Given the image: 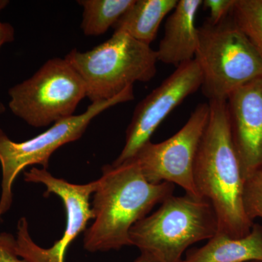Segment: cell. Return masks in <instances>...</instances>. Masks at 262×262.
<instances>
[{"instance_id": "obj_1", "label": "cell", "mask_w": 262, "mask_h": 262, "mask_svg": "<svg viewBox=\"0 0 262 262\" xmlns=\"http://www.w3.org/2000/svg\"><path fill=\"white\" fill-rule=\"evenodd\" d=\"M208 124L194 167V179L200 196L209 202L217 220L218 232L243 237L254 222L244 207V176L231 132L227 101H209Z\"/></svg>"}, {"instance_id": "obj_2", "label": "cell", "mask_w": 262, "mask_h": 262, "mask_svg": "<svg viewBox=\"0 0 262 262\" xmlns=\"http://www.w3.org/2000/svg\"><path fill=\"white\" fill-rule=\"evenodd\" d=\"M173 189L170 183L147 182L134 160L104 165L94 193V222L84 231V248L97 252L131 246L133 226L173 195Z\"/></svg>"}, {"instance_id": "obj_3", "label": "cell", "mask_w": 262, "mask_h": 262, "mask_svg": "<svg viewBox=\"0 0 262 262\" xmlns=\"http://www.w3.org/2000/svg\"><path fill=\"white\" fill-rule=\"evenodd\" d=\"M213 207L203 198L186 194L167 198L152 214L130 229L131 246L157 262H182L189 246L218 232Z\"/></svg>"}, {"instance_id": "obj_4", "label": "cell", "mask_w": 262, "mask_h": 262, "mask_svg": "<svg viewBox=\"0 0 262 262\" xmlns=\"http://www.w3.org/2000/svg\"><path fill=\"white\" fill-rule=\"evenodd\" d=\"M198 30L194 60L203 76L202 92L209 101H227L234 91L262 77V57L232 17L216 24L207 20Z\"/></svg>"}, {"instance_id": "obj_5", "label": "cell", "mask_w": 262, "mask_h": 262, "mask_svg": "<svg viewBox=\"0 0 262 262\" xmlns=\"http://www.w3.org/2000/svg\"><path fill=\"white\" fill-rule=\"evenodd\" d=\"M64 58L84 81L92 103L113 99L136 82L152 80L158 61L150 46L122 32L89 51L72 50Z\"/></svg>"}, {"instance_id": "obj_6", "label": "cell", "mask_w": 262, "mask_h": 262, "mask_svg": "<svg viewBox=\"0 0 262 262\" xmlns=\"http://www.w3.org/2000/svg\"><path fill=\"white\" fill-rule=\"evenodd\" d=\"M10 110L34 127L48 126L75 115L86 87L65 58L46 61L30 77L8 91Z\"/></svg>"}, {"instance_id": "obj_7", "label": "cell", "mask_w": 262, "mask_h": 262, "mask_svg": "<svg viewBox=\"0 0 262 262\" xmlns=\"http://www.w3.org/2000/svg\"><path fill=\"white\" fill-rule=\"evenodd\" d=\"M134 99V85L116 97L91 103L84 113L56 122L32 139L15 142L0 128V163L3 170L0 220L11 207L12 186L19 173L29 165H41L47 169L51 155L61 146L80 139L95 117L119 103Z\"/></svg>"}, {"instance_id": "obj_8", "label": "cell", "mask_w": 262, "mask_h": 262, "mask_svg": "<svg viewBox=\"0 0 262 262\" xmlns=\"http://www.w3.org/2000/svg\"><path fill=\"white\" fill-rule=\"evenodd\" d=\"M209 114V103H201L177 134L163 142L149 141L141 146L130 160L138 164L147 182L177 184L186 194L202 198L194 184V167Z\"/></svg>"}, {"instance_id": "obj_9", "label": "cell", "mask_w": 262, "mask_h": 262, "mask_svg": "<svg viewBox=\"0 0 262 262\" xmlns=\"http://www.w3.org/2000/svg\"><path fill=\"white\" fill-rule=\"evenodd\" d=\"M26 182L42 184L46 187L44 196L55 194L61 198L67 214V225L63 237L50 248H43L32 241L26 218L18 221L17 237H11V245L17 256L27 262H64L66 251L74 239L85 231L88 222L94 215L90 198L97 187V180L89 184H75L56 178L46 168H32L24 173Z\"/></svg>"}, {"instance_id": "obj_10", "label": "cell", "mask_w": 262, "mask_h": 262, "mask_svg": "<svg viewBox=\"0 0 262 262\" xmlns=\"http://www.w3.org/2000/svg\"><path fill=\"white\" fill-rule=\"evenodd\" d=\"M202 82L203 76L195 60L177 67L136 106L126 130L125 146L113 165H121L132 159L171 112L201 89Z\"/></svg>"}, {"instance_id": "obj_11", "label": "cell", "mask_w": 262, "mask_h": 262, "mask_svg": "<svg viewBox=\"0 0 262 262\" xmlns=\"http://www.w3.org/2000/svg\"><path fill=\"white\" fill-rule=\"evenodd\" d=\"M231 132L244 179L262 167V77L227 100Z\"/></svg>"}, {"instance_id": "obj_12", "label": "cell", "mask_w": 262, "mask_h": 262, "mask_svg": "<svg viewBox=\"0 0 262 262\" xmlns=\"http://www.w3.org/2000/svg\"><path fill=\"white\" fill-rule=\"evenodd\" d=\"M202 5V0L178 1L156 51L158 61L178 67L194 59L199 40L196 17Z\"/></svg>"}, {"instance_id": "obj_13", "label": "cell", "mask_w": 262, "mask_h": 262, "mask_svg": "<svg viewBox=\"0 0 262 262\" xmlns=\"http://www.w3.org/2000/svg\"><path fill=\"white\" fill-rule=\"evenodd\" d=\"M262 261V225L253 224L243 237L217 232L205 246L187 251L182 262H248Z\"/></svg>"}, {"instance_id": "obj_14", "label": "cell", "mask_w": 262, "mask_h": 262, "mask_svg": "<svg viewBox=\"0 0 262 262\" xmlns=\"http://www.w3.org/2000/svg\"><path fill=\"white\" fill-rule=\"evenodd\" d=\"M177 3L178 0H135L115 24L114 30L150 46L164 18L174 10Z\"/></svg>"}, {"instance_id": "obj_15", "label": "cell", "mask_w": 262, "mask_h": 262, "mask_svg": "<svg viewBox=\"0 0 262 262\" xmlns=\"http://www.w3.org/2000/svg\"><path fill=\"white\" fill-rule=\"evenodd\" d=\"M135 0H79L83 8L81 29L86 36L107 32L134 5Z\"/></svg>"}, {"instance_id": "obj_16", "label": "cell", "mask_w": 262, "mask_h": 262, "mask_svg": "<svg viewBox=\"0 0 262 262\" xmlns=\"http://www.w3.org/2000/svg\"><path fill=\"white\" fill-rule=\"evenodd\" d=\"M231 14L262 57V0H235Z\"/></svg>"}, {"instance_id": "obj_17", "label": "cell", "mask_w": 262, "mask_h": 262, "mask_svg": "<svg viewBox=\"0 0 262 262\" xmlns=\"http://www.w3.org/2000/svg\"><path fill=\"white\" fill-rule=\"evenodd\" d=\"M243 199L248 220H262V167L245 179Z\"/></svg>"}, {"instance_id": "obj_18", "label": "cell", "mask_w": 262, "mask_h": 262, "mask_svg": "<svg viewBox=\"0 0 262 262\" xmlns=\"http://www.w3.org/2000/svg\"><path fill=\"white\" fill-rule=\"evenodd\" d=\"M235 0H204L203 5L210 12L208 21L213 24L220 23L228 17L233 9Z\"/></svg>"}, {"instance_id": "obj_19", "label": "cell", "mask_w": 262, "mask_h": 262, "mask_svg": "<svg viewBox=\"0 0 262 262\" xmlns=\"http://www.w3.org/2000/svg\"><path fill=\"white\" fill-rule=\"evenodd\" d=\"M12 234H0V262H27L20 259L11 245Z\"/></svg>"}, {"instance_id": "obj_20", "label": "cell", "mask_w": 262, "mask_h": 262, "mask_svg": "<svg viewBox=\"0 0 262 262\" xmlns=\"http://www.w3.org/2000/svg\"><path fill=\"white\" fill-rule=\"evenodd\" d=\"M10 2L8 0H0V13L4 10ZM15 40V29L9 23H4L0 20V48L7 43Z\"/></svg>"}, {"instance_id": "obj_21", "label": "cell", "mask_w": 262, "mask_h": 262, "mask_svg": "<svg viewBox=\"0 0 262 262\" xmlns=\"http://www.w3.org/2000/svg\"><path fill=\"white\" fill-rule=\"evenodd\" d=\"M134 262H157L154 258L151 257L149 255L146 253H141L140 256H139Z\"/></svg>"}, {"instance_id": "obj_22", "label": "cell", "mask_w": 262, "mask_h": 262, "mask_svg": "<svg viewBox=\"0 0 262 262\" xmlns=\"http://www.w3.org/2000/svg\"><path fill=\"white\" fill-rule=\"evenodd\" d=\"M6 111V108H5V105L3 104L2 101H0V115H3Z\"/></svg>"}, {"instance_id": "obj_23", "label": "cell", "mask_w": 262, "mask_h": 262, "mask_svg": "<svg viewBox=\"0 0 262 262\" xmlns=\"http://www.w3.org/2000/svg\"><path fill=\"white\" fill-rule=\"evenodd\" d=\"M248 262H262V261H248Z\"/></svg>"}]
</instances>
